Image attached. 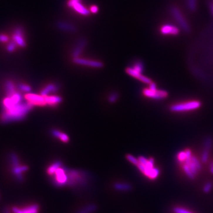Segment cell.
I'll return each instance as SVG.
<instances>
[{
	"mask_svg": "<svg viewBox=\"0 0 213 213\" xmlns=\"http://www.w3.org/2000/svg\"><path fill=\"white\" fill-rule=\"evenodd\" d=\"M33 106L28 102H21L10 109H4L0 116V120L2 122L6 123L23 119L32 109Z\"/></svg>",
	"mask_w": 213,
	"mask_h": 213,
	"instance_id": "obj_1",
	"label": "cell"
},
{
	"mask_svg": "<svg viewBox=\"0 0 213 213\" xmlns=\"http://www.w3.org/2000/svg\"><path fill=\"white\" fill-rule=\"evenodd\" d=\"M170 13L173 18L182 30L187 33L190 32L191 27L183 13L178 7L174 6H171L170 8Z\"/></svg>",
	"mask_w": 213,
	"mask_h": 213,
	"instance_id": "obj_2",
	"label": "cell"
},
{
	"mask_svg": "<svg viewBox=\"0 0 213 213\" xmlns=\"http://www.w3.org/2000/svg\"><path fill=\"white\" fill-rule=\"evenodd\" d=\"M201 105L200 101L193 100L172 105L170 110L173 112H185L197 110L200 108Z\"/></svg>",
	"mask_w": 213,
	"mask_h": 213,
	"instance_id": "obj_3",
	"label": "cell"
},
{
	"mask_svg": "<svg viewBox=\"0 0 213 213\" xmlns=\"http://www.w3.org/2000/svg\"><path fill=\"white\" fill-rule=\"evenodd\" d=\"M67 6L82 16H87L90 14V11L81 3V0H68Z\"/></svg>",
	"mask_w": 213,
	"mask_h": 213,
	"instance_id": "obj_4",
	"label": "cell"
},
{
	"mask_svg": "<svg viewBox=\"0 0 213 213\" xmlns=\"http://www.w3.org/2000/svg\"><path fill=\"white\" fill-rule=\"evenodd\" d=\"M24 98L28 102L33 105L44 106L46 105L45 98L42 95L28 93L25 95Z\"/></svg>",
	"mask_w": 213,
	"mask_h": 213,
	"instance_id": "obj_5",
	"label": "cell"
},
{
	"mask_svg": "<svg viewBox=\"0 0 213 213\" xmlns=\"http://www.w3.org/2000/svg\"><path fill=\"white\" fill-rule=\"evenodd\" d=\"M143 94L146 97L155 99H162L166 98L168 95V93L166 91L162 89L152 91L149 88L145 89L143 91Z\"/></svg>",
	"mask_w": 213,
	"mask_h": 213,
	"instance_id": "obj_6",
	"label": "cell"
},
{
	"mask_svg": "<svg viewBox=\"0 0 213 213\" xmlns=\"http://www.w3.org/2000/svg\"><path fill=\"white\" fill-rule=\"evenodd\" d=\"M73 62L77 65L88 66L89 67H95V68H101L104 66V64L100 61L89 60L81 58H73Z\"/></svg>",
	"mask_w": 213,
	"mask_h": 213,
	"instance_id": "obj_7",
	"label": "cell"
},
{
	"mask_svg": "<svg viewBox=\"0 0 213 213\" xmlns=\"http://www.w3.org/2000/svg\"><path fill=\"white\" fill-rule=\"evenodd\" d=\"M162 34L165 36H177L180 34V28L172 24H165L160 29Z\"/></svg>",
	"mask_w": 213,
	"mask_h": 213,
	"instance_id": "obj_8",
	"label": "cell"
},
{
	"mask_svg": "<svg viewBox=\"0 0 213 213\" xmlns=\"http://www.w3.org/2000/svg\"><path fill=\"white\" fill-rule=\"evenodd\" d=\"M126 71L127 74L138 80L139 81H140L141 82H143V83L150 84L152 82V80L150 78L143 75L137 72L135 70L133 69V68L132 67H128L126 69Z\"/></svg>",
	"mask_w": 213,
	"mask_h": 213,
	"instance_id": "obj_9",
	"label": "cell"
},
{
	"mask_svg": "<svg viewBox=\"0 0 213 213\" xmlns=\"http://www.w3.org/2000/svg\"><path fill=\"white\" fill-rule=\"evenodd\" d=\"M56 27L58 29L68 33H75L77 31V28L75 25L64 21H58L56 23Z\"/></svg>",
	"mask_w": 213,
	"mask_h": 213,
	"instance_id": "obj_10",
	"label": "cell"
},
{
	"mask_svg": "<svg viewBox=\"0 0 213 213\" xmlns=\"http://www.w3.org/2000/svg\"><path fill=\"white\" fill-rule=\"evenodd\" d=\"M13 41H14L17 45L21 48L26 46V43L23 38V30L21 28H17L15 30L14 34L13 36Z\"/></svg>",
	"mask_w": 213,
	"mask_h": 213,
	"instance_id": "obj_11",
	"label": "cell"
},
{
	"mask_svg": "<svg viewBox=\"0 0 213 213\" xmlns=\"http://www.w3.org/2000/svg\"><path fill=\"white\" fill-rule=\"evenodd\" d=\"M87 44V41L85 38H81L78 40L76 44V46L75 47L72 52L73 58H77L80 57V55L85 48Z\"/></svg>",
	"mask_w": 213,
	"mask_h": 213,
	"instance_id": "obj_12",
	"label": "cell"
},
{
	"mask_svg": "<svg viewBox=\"0 0 213 213\" xmlns=\"http://www.w3.org/2000/svg\"><path fill=\"white\" fill-rule=\"evenodd\" d=\"M66 171L63 169L59 168L55 172L56 175V181L57 184L60 185H65L67 181L68 177L66 173Z\"/></svg>",
	"mask_w": 213,
	"mask_h": 213,
	"instance_id": "obj_13",
	"label": "cell"
},
{
	"mask_svg": "<svg viewBox=\"0 0 213 213\" xmlns=\"http://www.w3.org/2000/svg\"><path fill=\"white\" fill-rule=\"evenodd\" d=\"M12 211L14 213H38L39 205L37 204H34L22 209L16 207H14L12 208Z\"/></svg>",
	"mask_w": 213,
	"mask_h": 213,
	"instance_id": "obj_14",
	"label": "cell"
},
{
	"mask_svg": "<svg viewBox=\"0 0 213 213\" xmlns=\"http://www.w3.org/2000/svg\"><path fill=\"white\" fill-rule=\"evenodd\" d=\"M28 169V166H13L12 169V172L14 175H15L17 180L20 181L22 182L24 180L23 176L22 175V173L23 172H25Z\"/></svg>",
	"mask_w": 213,
	"mask_h": 213,
	"instance_id": "obj_15",
	"label": "cell"
},
{
	"mask_svg": "<svg viewBox=\"0 0 213 213\" xmlns=\"http://www.w3.org/2000/svg\"><path fill=\"white\" fill-rule=\"evenodd\" d=\"M58 90V87L57 85L54 84H50L46 86L41 91L40 95L43 97L48 96L52 93H55Z\"/></svg>",
	"mask_w": 213,
	"mask_h": 213,
	"instance_id": "obj_16",
	"label": "cell"
},
{
	"mask_svg": "<svg viewBox=\"0 0 213 213\" xmlns=\"http://www.w3.org/2000/svg\"><path fill=\"white\" fill-rule=\"evenodd\" d=\"M45 98L46 104L51 106L56 105L62 101V98L58 95H48Z\"/></svg>",
	"mask_w": 213,
	"mask_h": 213,
	"instance_id": "obj_17",
	"label": "cell"
},
{
	"mask_svg": "<svg viewBox=\"0 0 213 213\" xmlns=\"http://www.w3.org/2000/svg\"><path fill=\"white\" fill-rule=\"evenodd\" d=\"M187 7L191 12H195L198 8V0H185Z\"/></svg>",
	"mask_w": 213,
	"mask_h": 213,
	"instance_id": "obj_18",
	"label": "cell"
},
{
	"mask_svg": "<svg viewBox=\"0 0 213 213\" xmlns=\"http://www.w3.org/2000/svg\"><path fill=\"white\" fill-rule=\"evenodd\" d=\"M62 166V162L60 161H56L55 163H53L52 165H51L48 169V173L49 175H53L55 173L56 171L60 168Z\"/></svg>",
	"mask_w": 213,
	"mask_h": 213,
	"instance_id": "obj_19",
	"label": "cell"
},
{
	"mask_svg": "<svg viewBox=\"0 0 213 213\" xmlns=\"http://www.w3.org/2000/svg\"><path fill=\"white\" fill-rule=\"evenodd\" d=\"M154 162H155V161L153 158L149 159L148 163L145 165V170L143 173V174L145 176L148 177L151 170L154 168Z\"/></svg>",
	"mask_w": 213,
	"mask_h": 213,
	"instance_id": "obj_20",
	"label": "cell"
},
{
	"mask_svg": "<svg viewBox=\"0 0 213 213\" xmlns=\"http://www.w3.org/2000/svg\"><path fill=\"white\" fill-rule=\"evenodd\" d=\"M134 70H135L137 72L142 74V72L143 71L144 69V65L143 63L140 60H137L134 62L133 66L132 67Z\"/></svg>",
	"mask_w": 213,
	"mask_h": 213,
	"instance_id": "obj_21",
	"label": "cell"
},
{
	"mask_svg": "<svg viewBox=\"0 0 213 213\" xmlns=\"http://www.w3.org/2000/svg\"><path fill=\"white\" fill-rule=\"evenodd\" d=\"M114 188L117 190L119 191H129L131 189L130 185L127 184H121L117 183L114 185Z\"/></svg>",
	"mask_w": 213,
	"mask_h": 213,
	"instance_id": "obj_22",
	"label": "cell"
},
{
	"mask_svg": "<svg viewBox=\"0 0 213 213\" xmlns=\"http://www.w3.org/2000/svg\"><path fill=\"white\" fill-rule=\"evenodd\" d=\"M6 92L7 93V94L9 96L12 95L13 94H14L16 92L15 91V87H14V84L11 82V81H9L6 83Z\"/></svg>",
	"mask_w": 213,
	"mask_h": 213,
	"instance_id": "obj_23",
	"label": "cell"
},
{
	"mask_svg": "<svg viewBox=\"0 0 213 213\" xmlns=\"http://www.w3.org/2000/svg\"><path fill=\"white\" fill-rule=\"evenodd\" d=\"M160 173V171L159 170V169L156 168H153L150 172L148 178L151 180H155L156 178H157L158 176H159Z\"/></svg>",
	"mask_w": 213,
	"mask_h": 213,
	"instance_id": "obj_24",
	"label": "cell"
},
{
	"mask_svg": "<svg viewBox=\"0 0 213 213\" xmlns=\"http://www.w3.org/2000/svg\"><path fill=\"white\" fill-rule=\"evenodd\" d=\"M97 208V207L95 205H90L87 206L84 209L80 210L78 213H91L94 211Z\"/></svg>",
	"mask_w": 213,
	"mask_h": 213,
	"instance_id": "obj_25",
	"label": "cell"
},
{
	"mask_svg": "<svg viewBox=\"0 0 213 213\" xmlns=\"http://www.w3.org/2000/svg\"><path fill=\"white\" fill-rule=\"evenodd\" d=\"M177 159L181 163H184L187 159V154L185 151H181L177 155Z\"/></svg>",
	"mask_w": 213,
	"mask_h": 213,
	"instance_id": "obj_26",
	"label": "cell"
},
{
	"mask_svg": "<svg viewBox=\"0 0 213 213\" xmlns=\"http://www.w3.org/2000/svg\"><path fill=\"white\" fill-rule=\"evenodd\" d=\"M126 158L130 162H131L132 164L136 165V166H137V165L138 164V159L136 158L134 156H133V155H127L126 156Z\"/></svg>",
	"mask_w": 213,
	"mask_h": 213,
	"instance_id": "obj_27",
	"label": "cell"
},
{
	"mask_svg": "<svg viewBox=\"0 0 213 213\" xmlns=\"http://www.w3.org/2000/svg\"><path fill=\"white\" fill-rule=\"evenodd\" d=\"M118 98H119V94L117 92H113L109 96V101L111 103H114L117 100Z\"/></svg>",
	"mask_w": 213,
	"mask_h": 213,
	"instance_id": "obj_28",
	"label": "cell"
},
{
	"mask_svg": "<svg viewBox=\"0 0 213 213\" xmlns=\"http://www.w3.org/2000/svg\"><path fill=\"white\" fill-rule=\"evenodd\" d=\"M209 156V150L204 149V152H202V156H201V160L202 162L205 163L208 160Z\"/></svg>",
	"mask_w": 213,
	"mask_h": 213,
	"instance_id": "obj_29",
	"label": "cell"
},
{
	"mask_svg": "<svg viewBox=\"0 0 213 213\" xmlns=\"http://www.w3.org/2000/svg\"><path fill=\"white\" fill-rule=\"evenodd\" d=\"M11 162L13 164V166H19V161H18V159L17 158V156L15 155V154H13L11 155Z\"/></svg>",
	"mask_w": 213,
	"mask_h": 213,
	"instance_id": "obj_30",
	"label": "cell"
},
{
	"mask_svg": "<svg viewBox=\"0 0 213 213\" xmlns=\"http://www.w3.org/2000/svg\"><path fill=\"white\" fill-rule=\"evenodd\" d=\"M16 45H17V44H16V43L14 41H13V42H10V43L8 45V46H7V50H8L9 52H13V51L15 50L16 48Z\"/></svg>",
	"mask_w": 213,
	"mask_h": 213,
	"instance_id": "obj_31",
	"label": "cell"
},
{
	"mask_svg": "<svg viewBox=\"0 0 213 213\" xmlns=\"http://www.w3.org/2000/svg\"><path fill=\"white\" fill-rule=\"evenodd\" d=\"M19 88L20 90L26 92H28L31 91V87L28 85H26V84H20L19 85Z\"/></svg>",
	"mask_w": 213,
	"mask_h": 213,
	"instance_id": "obj_32",
	"label": "cell"
},
{
	"mask_svg": "<svg viewBox=\"0 0 213 213\" xmlns=\"http://www.w3.org/2000/svg\"><path fill=\"white\" fill-rule=\"evenodd\" d=\"M174 212L175 213H192L186 209H184L183 208H180V207L175 208Z\"/></svg>",
	"mask_w": 213,
	"mask_h": 213,
	"instance_id": "obj_33",
	"label": "cell"
},
{
	"mask_svg": "<svg viewBox=\"0 0 213 213\" xmlns=\"http://www.w3.org/2000/svg\"><path fill=\"white\" fill-rule=\"evenodd\" d=\"M138 162L140 164H142V165H143L145 166L148 163V160H149V159H148L146 158H145L144 156H140V157H138Z\"/></svg>",
	"mask_w": 213,
	"mask_h": 213,
	"instance_id": "obj_34",
	"label": "cell"
},
{
	"mask_svg": "<svg viewBox=\"0 0 213 213\" xmlns=\"http://www.w3.org/2000/svg\"><path fill=\"white\" fill-rule=\"evenodd\" d=\"M59 139L62 141L64 142V143H67V142H68L69 140V137L66 134H65L64 133H62V134L60 137L59 138Z\"/></svg>",
	"mask_w": 213,
	"mask_h": 213,
	"instance_id": "obj_35",
	"label": "cell"
},
{
	"mask_svg": "<svg viewBox=\"0 0 213 213\" xmlns=\"http://www.w3.org/2000/svg\"><path fill=\"white\" fill-rule=\"evenodd\" d=\"M52 135H53V136H55V137H58V138H59L60 137V136H61L62 134V132L60 131H59V130H58L53 129V130H52Z\"/></svg>",
	"mask_w": 213,
	"mask_h": 213,
	"instance_id": "obj_36",
	"label": "cell"
},
{
	"mask_svg": "<svg viewBox=\"0 0 213 213\" xmlns=\"http://www.w3.org/2000/svg\"><path fill=\"white\" fill-rule=\"evenodd\" d=\"M211 188H212V184L211 183H209H209H207L205 185V187L204 188V191L205 192H206V193H208V192L210 191Z\"/></svg>",
	"mask_w": 213,
	"mask_h": 213,
	"instance_id": "obj_37",
	"label": "cell"
},
{
	"mask_svg": "<svg viewBox=\"0 0 213 213\" xmlns=\"http://www.w3.org/2000/svg\"><path fill=\"white\" fill-rule=\"evenodd\" d=\"M9 40V38L6 35L0 34V42H7Z\"/></svg>",
	"mask_w": 213,
	"mask_h": 213,
	"instance_id": "obj_38",
	"label": "cell"
},
{
	"mask_svg": "<svg viewBox=\"0 0 213 213\" xmlns=\"http://www.w3.org/2000/svg\"><path fill=\"white\" fill-rule=\"evenodd\" d=\"M89 10H90V12H91L92 13L95 14L98 11V7L97 6L94 5L90 7Z\"/></svg>",
	"mask_w": 213,
	"mask_h": 213,
	"instance_id": "obj_39",
	"label": "cell"
},
{
	"mask_svg": "<svg viewBox=\"0 0 213 213\" xmlns=\"http://www.w3.org/2000/svg\"><path fill=\"white\" fill-rule=\"evenodd\" d=\"M150 89L152 90V91H155V90H157V87H156V85L154 83V82H151L150 84H149V88Z\"/></svg>",
	"mask_w": 213,
	"mask_h": 213,
	"instance_id": "obj_40",
	"label": "cell"
},
{
	"mask_svg": "<svg viewBox=\"0 0 213 213\" xmlns=\"http://www.w3.org/2000/svg\"><path fill=\"white\" fill-rule=\"evenodd\" d=\"M210 9H211V11L212 12V14H213V0H212V3H211V6H210Z\"/></svg>",
	"mask_w": 213,
	"mask_h": 213,
	"instance_id": "obj_41",
	"label": "cell"
},
{
	"mask_svg": "<svg viewBox=\"0 0 213 213\" xmlns=\"http://www.w3.org/2000/svg\"><path fill=\"white\" fill-rule=\"evenodd\" d=\"M3 213H10V210H9L7 208H4V209Z\"/></svg>",
	"mask_w": 213,
	"mask_h": 213,
	"instance_id": "obj_42",
	"label": "cell"
},
{
	"mask_svg": "<svg viewBox=\"0 0 213 213\" xmlns=\"http://www.w3.org/2000/svg\"><path fill=\"white\" fill-rule=\"evenodd\" d=\"M210 172L213 174V163L210 166Z\"/></svg>",
	"mask_w": 213,
	"mask_h": 213,
	"instance_id": "obj_43",
	"label": "cell"
},
{
	"mask_svg": "<svg viewBox=\"0 0 213 213\" xmlns=\"http://www.w3.org/2000/svg\"><path fill=\"white\" fill-rule=\"evenodd\" d=\"M0 200H1V197H0Z\"/></svg>",
	"mask_w": 213,
	"mask_h": 213,
	"instance_id": "obj_44",
	"label": "cell"
}]
</instances>
